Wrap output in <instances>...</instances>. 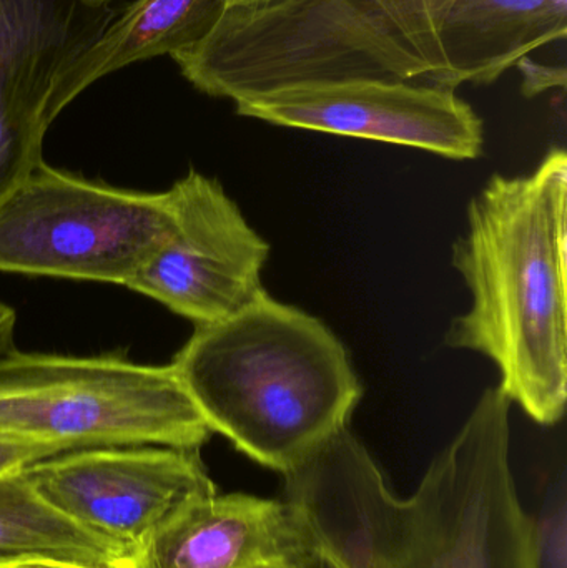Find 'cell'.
I'll list each match as a JSON object with an SVG mask.
<instances>
[{"label": "cell", "mask_w": 567, "mask_h": 568, "mask_svg": "<svg viewBox=\"0 0 567 568\" xmlns=\"http://www.w3.org/2000/svg\"><path fill=\"white\" fill-rule=\"evenodd\" d=\"M567 155L553 149L535 172L495 175L469 202L453 266L472 307L446 346L489 357L499 387L535 423L555 426L567 399Z\"/></svg>", "instance_id": "obj_1"}, {"label": "cell", "mask_w": 567, "mask_h": 568, "mask_svg": "<svg viewBox=\"0 0 567 568\" xmlns=\"http://www.w3.org/2000/svg\"><path fill=\"white\" fill-rule=\"evenodd\" d=\"M172 364L210 430L280 474L346 429L363 394L336 334L266 291L195 327Z\"/></svg>", "instance_id": "obj_2"}, {"label": "cell", "mask_w": 567, "mask_h": 568, "mask_svg": "<svg viewBox=\"0 0 567 568\" xmlns=\"http://www.w3.org/2000/svg\"><path fill=\"white\" fill-rule=\"evenodd\" d=\"M172 59L196 90L232 102L298 83L393 79L438 85L442 77L422 0L230 6L202 42Z\"/></svg>", "instance_id": "obj_3"}, {"label": "cell", "mask_w": 567, "mask_h": 568, "mask_svg": "<svg viewBox=\"0 0 567 568\" xmlns=\"http://www.w3.org/2000/svg\"><path fill=\"white\" fill-rule=\"evenodd\" d=\"M0 434L65 450L200 449L212 436L173 364L125 354L75 357L0 351Z\"/></svg>", "instance_id": "obj_4"}, {"label": "cell", "mask_w": 567, "mask_h": 568, "mask_svg": "<svg viewBox=\"0 0 567 568\" xmlns=\"http://www.w3.org/2000/svg\"><path fill=\"white\" fill-rule=\"evenodd\" d=\"M512 399L488 387L406 499L395 568H538L512 469Z\"/></svg>", "instance_id": "obj_5"}, {"label": "cell", "mask_w": 567, "mask_h": 568, "mask_svg": "<svg viewBox=\"0 0 567 568\" xmlns=\"http://www.w3.org/2000/svg\"><path fill=\"white\" fill-rule=\"evenodd\" d=\"M172 199L45 162L0 202V273L129 286L172 229Z\"/></svg>", "instance_id": "obj_6"}, {"label": "cell", "mask_w": 567, "mask_h": 568, "mask_svg": "<svg viewBox=\"0 0 567 568\" xmlns=\"http://www.w3.org/2000/svg\"><path fill=\"white\" fill-rule=\"evenodd\" d=\"M169 193L172 229L126 287L195 327L219 323L265 293L269 243L215 179L190 170Z\"/></svg>", "instance_id": "obj_7"}, {"label": "cell", "mask_w": 567, "mask_h": 568, "mask_svg": "<svg viewBox=\"0 0 567 568\" xmlns=\"http://www.w3.org/2000/svg\"><path fill=\"white\" fill-rule=\"evenodd\" d=\"M236 113L290 129L413 146L453 160L479 156L482 119L456 90L393 79L298 83L235 100Z\"/></svg>", "instance_id": "obj_8"}, {"label": "cell", "mask_w": 567, "mask_h": 568, "mask_svg": "<svg viewBox=\"0 0 567 568\" xmlns=\"http://www.w3.org/2000/svg\"><path fill=\"white\" fill-rule=\"evenodd\" d=\"M22 470L50 506L132 556L176 510L216 493L200 449L95 447L57 454Z\"/></svg>", "instance_id": "obj_9"}, {"label": "cell", "mask_w": 567, "mask_h": 568, "mask_svg": "<svg viewBox=\"0 0 567 568\" xmlns=\"http://www.w3.org/2000/svg\"><path fill=\"white\" fill-rule=\"evenodd\" d=\"M117 16L115 0H0V202L43 162L53 89Z\"/></svg>", "instance_id": "obj_10"}, {"label": "cell", "mask_w": 567, "mask_h": 568, "mask_svg": "<svg viewBox=\"0 0 567 568\" xmlns=\"http://www.w3.org/2000/svg\"><path fill=\"white\" fill-rule=\"evenodd\" d=\"M283 476V496L333 568H395L406 523L385 474L352 430H340Z\"/></svg>", "instance_id": "obj_11"}, {"label": "cell", "mask_w": 567, "mask_h": 568, "mask_svg": "<svg viewBox=\"0 0 567 568\" xmlns=\"http://www.w3.org/2000/svg\"><path fill=\"white\" fill-rule=\"evenodd\" d=\"M315 552L282 499L209 494L176 510L133 554L136 568H300Z\"/></svg>", "instance_id": "obj_12"}, {"label": "cell", "mask_w": 567, "mask_h": 568, "mask_svg": "<svg viewBox=\"0 0 567 568\" xmlns=\"http://www.w3.org/2000/svg\"><path fill=\"white\" fill-rule=\"evenodd\" d=\"M446 87L492 83L536 49L566 39L567 0H426Z\"/></svg>", "instance_id": "obj_13"}, {"label": "cell", "mask_w": 567, "mask_h": 568, "mask_svg": "<svg viewBox=\"0 0 567 568\" xmlns=\"http://www.w3.org/2000/svg\"><path fill=\"white\" fill-rule=\"evenodd\" d=\"M229 0H135L73 62L50 97V113H60L90 85L132 63L176 55L202 42Z\"/></svg>", "instance_id": "obj_14"}, {"label": "cell", "mask_w": 567, "mask_h": 568, "mask_svg": "<svg viewBox=\"0 0 567 568\" xmlns=\"http://www.w3.org/2000/svg\"><path fill=\"white\" fill-rule=\"evenodd\" d=\"M22 469L0 473V562L57 559L105 567L132 562L129 550L50 506Z\"/></svg>", "instance_id": "obj_15"}, {"label": "cell", "mask_w": 567, "mask_h": 568, "mask_svg": "<svg viewBox=\"0 0 567 568\" xmlns=\"http://www.w3.org/2000/svg\"><path fill=\"white\" fill-rule=\"evenodd\" d=\"M533 520L536 566L567 568V489L561 470L543 484L538 510Z\"/></svg>", "instance_id": "obj_16"}, {"label": "cell", "mask_w": 567, "mask_h": 568, "mask_svg": "<svg viewBox=\"0 0 567 568\" xmlns=\"http://www.w3.org/2000/svg\"><path fill=\"white\" fill-rule=\"evenodd\" d=\"M62 453L67 450L55 444L0 434V473L22 469L37 460Z\"/></svg>", "instance_id": "obj_17"}, {"label": "cell", "mask_w": 567, "mask_h": 568, "mask_svg": "<svg viewBox=\"0 0 567 568\" xmlns=\"http://www.w3.org/2000/svg\"><path fill=\"white\" fill-rule=\"evenodd\" d=\"M518 65L523 72V93L526 97H535L546 90L556 89V87L565 89V67L539 65L528 57L519 60Z\"/></svg>", "instance_id": "obj_18"}, {"label": "cell", "mask_w": 567, "mask_h": 568, "mask_svg": "<svg viewBox=\"0 0 567 568\" xmlns=\"http://www.w3.org/2000/svg\"><path fill=\"white\" fill-rule=\"evenodd\" d=\"M0 568H136L135 562L123 564V566L105 567L92 566V564L72 562V560L57 559H20L0 562Z\"/></svg>", "instance_id": "obj_19"}, {"label": "cell", "mask_w": 567, "mask_h": 568, "mask_svg": "<svg viewBox=\"0 0 567 568\" xmlns=\"http://www.w3.org/2000/svg\"><path fill=\"white\" fill-rule=\"evenodd\" d=\"M12 337V313L9 306L0 301V349L10 343Z\"/></svg>", "instance_id": "obj_20"}, {"label": "cell", "mask_w": 567, "mask_h": 568, "mask_svg": "<svg viewBox=\"0 0 567 568\" xmlns=\"http://www.w3.org/2000/svg\"><path fill=\"white\" fill-rule=\"evenodd\" d=\"M300 568H333L330 566L328 562H326L325 559H322V557L318 556V554H313L312 557H308V559L305 560V562L302 564V567Z\"/></svg>", "instance_id": "obj_21"}, {"label": "cell", "mask_w": 567, "mask_h": 568, "mask_svg": "<svg viewBox=\"0 0 567 568\" xmlns=\"http://www.w3.org/2000/svg\"><path fill=\"white\" fill-rule=\"evenodd\" d=\"M272 2V0H229L230 6H259V3Z\"/></svg>", "instance_id": "obj_22"}]
</instances>
